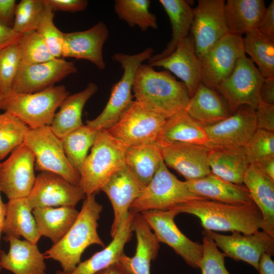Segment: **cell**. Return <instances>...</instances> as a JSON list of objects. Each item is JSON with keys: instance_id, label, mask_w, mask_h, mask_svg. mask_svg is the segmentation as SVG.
<instances>
[{"instance_id": "cell-51", "label": "cell", "mask_w": 274, "mask_h": 274, "mask_svg": "<svg viewBox=\"0 0 274 274\" xmlns=\"http://www.w3.org/2000/svg\"><path fill=\"white\" fill-rule=\"evenodd\" d=\"M259 95L262 101L274 105V76L264 78L260 88Z\"/></svg>"}, {"instance_id": "cell-28", "label": "cell", "mask_w": 274, "mask_h": 274, "mask_svg": "<svg viewBox=\"0 0 274 274\" xmlns=\"http://www.w3.org/2000/svg\"><path fill=\"white\" fill-rule=\"evenodd\" d=\"M243 184L261 212L263 218L261 229L274 237V181L250 164Z\"/></svg>"}, {"instance_id": "cell-13", "label": "cell", "mask_w": 274, "mask_h": 274, "mask_svg": "<svg viewBox=\"0 0 274 274\" xmlns=\"http://www.w3.org/2000/svg\"><path fill=\"white\" fill-rule=\"evenodd\" d=\"M35 157L23 143L0 162V190L9 199L27 197L36 180Z\"/></svg>"}, {"instance_id": "cell-45", "label": "cell", "mask_w": 274, "mask_h": 274, "mask_svg": "<svg viewBox=\"0 0 274 274\" xmlns=\"http://www.w3.org/2000/svg\"><path fill=\"white\" fill-rule=\"evenodd\" d=\"M20 62L18 42L0 51V91L5 96L11 91Z\"/></svg>"}, {"instance_id": "cell-49", "label": "cell", "mask_w": 274, "mask_h": 274, "mask_svg": "<svg viewBox=\"0 0 274 274\" xmlns=\"http://www.w3.org/2000/svg\"><path fill=\"white\" fill-rule=\"evenodd\" d=\"M257 29L261 33L274 39V1L272 0L258 24Z\"/></svg>"}, {"instance_id": "cell-46", "label": "cell", "mask_w": 274, "mask_h": 274, "mask_svg": "<svg viewBox=\"0 0 274 274\" xmlns=\"http://www.w3.org/2000/svg\"><path fill=\"white\" fill-rule=\"evenodd\" d=\"M203 253L199 268L201 274H230L225 265V255L207 235L202 238Z\"/></svg>"}, {"instance_id": "cell-44", "label": "cell", "mask_w": 274, "mask_h": 274, "mask_svg": "<svg viewBox=\"0 0 274 274\" xmlns=\"http://www.w3.org/2000/svg\"><path fill=\"white\" fill-rule=\"evenodd\" d=\"M249 164L274 157V132L257 128L244 147Z\"/></svg>"}, {"instance_id": "cell-16", "label": "cell", "mask_w": 274, "mask_h": 274, "mask_svg": "<svg viewBox=\"0 0 274 274\" xmlns=\"http://www.w3.org/2000/svg\"><path fill=\"white\" fill-rule=\"evenodd\" d=\"M204 128L209 149L244 147L257 128L255 110L242 106L226 119Z\"/></svg>"}, {"instance_id": "cell-2", "label": "cell", "mask_w": 274, "mask_h": 274, "mask_svg": "<svg viewBox=\"0 0 274 274\" xmlns=\"http://www.w3.org/2000/svg\"><path fill=\"white\" fill-rule=\"evenodd\" d=\"M198 217L204 230L252 234L262 228L263 218L255 203L230 204L197 199L175 206L170 210Z\"/></svg>"}, {"instance_id": "cell-11", "label": "cell", "mask_w": 274, "mask_h": 274, "mask_svg": "<svg viewBox=\"0 0 274 274\" xmlns=\"http://www.w3.org/2000/svg\"><path fill=\"white\" fill-rule=\"evenodd\" d=\"M159 243L173 248L190 266L199 268L203 253L202 245L187 237L175 222L180 213L175 210H150L141 213Z\"/></svg>"}, {"instance_id": "cell-48", "label": "cell", "mask_w": 274, "mask_h": 274, "mask_svg": "<svg viewBox=\"0 0 274 274\" xmlns=\"http://www.w3.org/2000/svg\"><path fill=\"white\" fill-rule=\"evenodd\" d=\"M53 12L60 11L77 12L84 10L87 5L86 0H44Z\"/></svg>"}, {"instance_id": "cell-19", "label": "cell", "mask_w": 274, "mask_h": 274, "mask_svg": "<svg viewBox=\"0 0 274 274\" xmlns=\"http://www.w3.org/2000/svg\"><path fill=\"white\" fill-rule=\"evenodd\" d=\"M86 195L82 188L50 172L37 175L33 186L26 197L32 208L51 207H74Z\"/></svg>"}, {"instance_id": "cell-47", "label": "cell", "mask_w": 274, "mask_h": 274, "mask_svg": "<svg viewBox=\"0 0 274 274\" xmlns=\"http://www.w3.org/2000/svg\"><path fill=\"white\" fill-rule=\"evenodd\" d=\"M255 114L257 128L274 132V105L260 100Z\"/></svg>"}, {"instance_id": "cell-38", "label": "cell", "mask_w": 274, "mask_h": 274, "mask_svg": "<svg viewBox=\"0 0 274 274\" xmlns=\"http://www.w3.org/2000/svg\"><path fill=\"white\" fill-rule=\"evenodd\" d=\"M98 130L83 124L61 139L65 154L72 166L79 173Z\"/></svg>"}, {"instance_id": "cell-29", "label": "cell", "mask_w": 274, "mask_h": 274, "mask_svg": "<svg viewBox=\"0 0 274 274\" xmlns=\"http://www.w3.org/2000/svg\"><path fill=\"white\" fill-rule=\"evenodd\" d=\"M97 90L95 83H89L83 90L69 95L64 99L49 126L58 138L62 139L83 124L81 118L83 108Z\"/></svg>"}, {"instance_id": "cell-5", "label": "cell", "mask_w": 274, "mask_h": 274, "mask_svg": "<svg viewBox=\"0 0 274 274\" xmlns=\"http://www.w3.org/2000/svg\"><path fill=\"white\" fill-rule=\"evenodd\" d=\"M154 50L147 48L135 54L117 53L113 60L123 69V75L112 87L109 99L101 113L95 119L87 120L86 124L99 130H108L114 126L133 104L132 88L134 75L138 66L153 55Z\"/></svg>"}, {"instance_id": "cell-56", "label": "cell", "mask_w": 274, "mask_h": 274, "mask_svg": "<svg viewBox=\"0 0 274 274\" xmlns=\"http://www.w3.org/2000/svg\"><path fill=\"white\" fill-rule=\"evenodd\" d=\"M1 193V191L0 190V239L1 237V234L3 233L6 210V203L3 202L2 199Z\"/></svg>"}, {"instance_id": "cell-20", "label": "cell", "mask_w": 274, "mask_h": 274, "mask_svg": "<svg viewBox=\"0 0 274 274\" xmlns=\"http://www.w3.org/2000/svg\"><path fill=\"white\" fill-rule=\"evenodd\" d=\"M145 186L126 165L113 175L101 188L108 197L114 212L110 233H116L130 206L141 194Z\"/></svg>"}, {"instance_id": "cell-25", "label": "cell", "mask_w": 274, "mask_h": 274, "mask_svg": "<svg viewBox=\"0 0 274 274\" xmlns=\"http://www.w3.org/2000/svg\"><path fill=\"white\" fill-rule=\"evenodd\" d=\"M134 213L129 210L122 220L112 241L109 245L90 258L81 262L72 272L57 270L55 274H95L114 263L119 262L126 244L131 238V223Z\"/></svg>"}, {"instance_id": "cell-33", "label": "cell", "mask_w": 274, "mask_h": 274, "mask_svg": "<svg viewBox=\"0 0 274 274\" xmlns=\"http://www.w3.org/2000/svg\"><path fill=\"white\" fill-rule=\"evenodd\" d=\"M166 13L172 29V39L160 53L153 55L148 63L169 55L178 44L189 36L193 19V9L185 0H160Z\"/></svg>"}, {"instance_id": "cell-14", "label": "cell", "mask_w": 274, "mask_h": 274, "mask_svg": "<svg viewBox=\"0 0 274 274\" xmlns=\"http://www.w3.org/2000/svg\"><path fill=\"white\" fill-rule=\"evenodd\" d=\"M245 54L243 37L228 33L200 58L201 83L216 90L231 73L239 58Z\"/></svg>"}, {"instance_id": "cell-35", "label": "cell", "mask_w": 274, "mask_h": 274, "mask_svg": "<svg viewBox=\"0 0 274 274\" xmlns=\"http://www.w3.org/2000/svg\"><path fill=\"white\" fill-rule=\"evenodd\" d=\"M158 138L204 146L208 143L204 126L185 110L166 119Z\"/></svg>"}, {"instance_id": "cell-27", "label": "cell", "mask_w": 274, "mask_h": 274, "mask_svg": "<svg viewBox=\"0 0 274 274\" xmlns=\"http://www.w3.org/2000/svg\"><path fill=\"white\" fill-rule=\"evenodd\" d=\"M185 111L204 127L221 121L231 115L219 93L202 83L190 97Z\"/></svg>"}, {"instance_id": "cell-53", "label": "cell", "mask_w": 274, "mask_h": 274, "mask_svg": "<svg viewBox=\"0 0 274 274\" xmlns=\"http://www.w3.org/2000/svg\"><path fill=\"white\" fill-rule=\"evenodd\" d=\"M251 164L274 181V157L264 158Z\"/></svg>"}, {"instance_id": "cell-12", "label": "cell", "mask_w": 274, "mask_h": 274, "mask_svg": "<svg viewBox=\"0 0 274 274\" xmlns=\"http://www.w3.org/2000/svg\"><path fill=\"white\" fill-rule=\"evenodd\" d=\"M223 0H199L193 9L191 34L200 59L216 43L229 33Z\"/></svg>"}, {"instance_id": "cell-42", "label": "cell", "mask_w": 274, "mask_h": 274, "mask_svg": "<svg viewBox=\"0 0 274 274\" xmlns=\"http://www.w3.org/2000/svg\"><path fill=\"white\" fill-rule=\"evenodd\" d=\"M18 44L21 61L25 63H41L55 58L36 31L22 34L18 41Z\"/></svg>"}, {"instance_id": "cell-6", "label": "cell", "mask_w": 274, "mask_h": 274, "mask_svg": "<svg viewBox=\"0 0 274 274\" xmlns=\"http://www.w3.org/2000/svg\"><path fill=\"white\" fill-rule=\"evenodd\" d=\"M69 95L62 85L34 93L10 92L0 102V109L19 118L29 128L50 126L56 110Z\"/></svg>"}, {"instance_id": "cell-18", "label": "cell", "mask_w": 274, "mask_h": 274, "mask_svg": "<svg viewBox=\"0 0 274 274\" xmlns=\"http://www.w3.org/2000/svg\"><path fill=\"white\" fill-rule=\"evenodd\" d=\"M77 71L73 62L60 58L32 64L21 61L10 92L22 94L38 92L54 86Z\"/></svg>"}, {"instance_id": "cell-52", "label": "cell", "mask_w": 274, "mask_h": 274, "mask_svg": "<svg viewBox=\"0 0 274 274\" xmlns=\"http://www.w3.org/2000/svg\"><path fill=\"white\" fill-rule=\"evenodd\" d=\"M21 35L15 32L12 28L0 25V51L17 42Z\"/></svg>"}, {"instance_id": "cell-22", "label": "cell", "mask_w": 274, "mask_h": 274, "mask_svg": "<svg viewBox=\"0 0 274 274\" xmlns=\"http://www.w3.org/2000/svg\"><path fill=\"white\" fill-rule=\"evenodd\" d=\"M148 64L162 67L180 78L186 86L190 97L201 83L200 60L196 55L191 35L181 41L169 55Z\"/></svg>"}, {"instance_id": "cell-17", "label": "cell", "mask_w": 274, "mask_h": 274, "mask_svg": "<svg viewBox=\"0 0 274 274\" xmlns=\"http://www.w3.org/2000/svg\"><path fill=\"white\" fill-rule=\"evenodd\" d=\"M166 165L183 176L186 181L204 177L211 173L209 149L204 146L158 138L155 142Z\"/></svg>"}, {"instance_id": "cell-3", "label": "cell", "mask_w": 274, "mask_h": 274, "mask_svg": "<svg viewBox=\"0 0 274 274\" xmlns=\"http://www.w3.org/2000/svg\"><path fill=\"white\" fill-rule=\"evenodd\" d=\"M102 210L95 194L86 196L77 219L63 238L45 251V258L57 261L62 271L69 273L81 262V256L89 246L95 244L104 248L97 232Z\"/></svg>"}, {"instance_id": "cell-54", "label": "cell", "mask_w": 274, "mask_h": 274, "mask_svg": "<svg viewBox=\"0 0 274 274\" xmlns=\"http://www.w3.org/2000/svg\"><path fill=\"white\" fill-rule=\"evenodd\" d=\"M258 270L259 274H274V262L271 255L264 253L261 256Z\"/></svg>"}, {"instance_id": "cell-39", "label": "cell", "mask_w": 274, "mask_h": 274, "mask_svg": "<svg viewBox=\"0 0 274 274\" xmlns=\"http://www.w3.org/2000/svg\"><path fill=\"white\" fill-rule=\"evenodd\" d=\"M114 11L119 18L130 27H138L142 31L158 27L156 16L150 12L149 0H115Z\"/></svg>"}, {"instance_id": "cell-26", "label": "cell", "mask_w": 274, "mask_h": 274, "mask_svg": "<svg viewBox=\"0 0 274 274\" xmlns=\"http://www.w3.org/2000/svg\"><path fill=\"white\" fill-rule=\"evenodd\" d=\"M185 183L190 191L209 200L235 204L255 203L245 185L227 182L212 173Z\"/></svg>"}, {"instance_id": "cell-36", "label": "cell", "mask_w": 274, "mask_h": 274, "mask_svg": "<svg viewBox=\"0 0 274 274\" xmlns=\"http://www.w3.org/2000/svg\"><path fill=\"white\" fill-rule=\"evenodd\" d=\"M163 161L161 152L155 143L127 148L126 165L145 186L151 181Z\"/></svg>"}, {"instance_id": "cell-4", "label": "cell", "mask_w": 274, "mask_h": 274, "mask_svg": "<svg viewBox=\"0 0 274 274\" xmlns=\"http://www.w3.org/2000/svg\"><path fill=\"white\" fill-rule=\"evenodd\" d=\"M127 148L107 130H98L80 171L79 186L86 196L96 194L113 175L126 166Z\"/></svg>"}, {"instance_id": "cell-41", "label": "cell", "mask_w": 274, "mask_h": 274, "mask_svg": "<svg viewBox=\"0 0 274 274\" xmlns=\"http://www.w3.org/2000/svg\"><path fill=\"white\" fill-rule=\"evenodd\" d=\"M44 7V0H21L16 5L13 30L20 35L36 31Z\"/></svg>"}, {"instance_id": "cell-30", "label": "cell", "mask_w": 274, "mask_h": 274, "mask_svg": "<svg viewBox=\"0 0 274 274\" xmlns=\"http://www.w3.org/2000/svg\"><path fill=\"white\" fill-rule=\"evenodd\" d=\"M6 206L3 233L37 244L41 236L27 197L9 199Z\"/></svg>"}, {"instance_id": "cell-10", "label": "cell", "mask_w": 274, "mask_h": 274, "mask_svg": "<svg viewBox=\"0 0 274 274\" xmlns=\"http://www.w3.org/2000/svg\"><path fill=\"white\" fill-rule=\"evenodd\" d=\"M166 120L146 106L134 100L121 119L108 132L126 147L156 142Z\"/></svg>"}, {"instance_id": "cell-40", "label": "cell", "mask_w": 274, "mask_h": 274, "mask_svg": "<svg viewBox=\"0 0 274 274\" xmlns=\"http://www.w3.org/2000/svg\"><path fill=\"white\" fill-rule=\"evenodd\" d=\"M29 127L7 112L0 114V161L24 143Z\"/></svg>"}, {"instance_id": "cell-32", "label": "cell", "mask_w": 274, "mask_h": 274, "mask_svg": "<svg viewBox=\"0 0 274 274\" xmlns=\"http://www.w3.org/2000/svg\"><path fill=\"white\" fill-rule=\"evenodd\" d=\"M32 213L40 235L48 237L55 244L70 229L79 211L74 207H46L35 208Z\"/></svg>"}, {"instance_id": "cell-23", "label": "cell", "mask_w": 274, "mask_h": 274, "mask_svg": "<svg viewBox=\"0 0 274 274\" xmlns=\"http://www.w3.org/2000/svg\"><path fill=\"white\" fill-rule=\"evenodd\" d=\"M131 229L136 237L135 254L130 257L124 253L119 262L129 274H150L151 262L158 256L159 242L141 213L134 214Z\"/></svg>"}, {"instance_id": "cell-57", "label": "cell", "mask_w": 274, "mask_h": 274, "mask_svg": "<svg viewBox=\"0 0 274 274\" xmlns=\"http://www.w3.org/2000/svg\"><path fill=\"white\" fill-rule=\"evenodd\" d=\"M4 95L2 93V92L0 91V102L3 99V98L4 97Z\"/></svg>"}, {"instance_id": "cell-24", "label": "cell", "mask_w": 274, "mask_h": 274, "mask_svg": "<svg viewBox=\"0 0 274 274\" xmlns=\"http://www.w3.org/2000/svg\"><path fill=\"white\" fill-rule=\"evenodd\" d=\"M3 239L9 244L8 253L0 251V268L14 274H45V257L37 244L10 235Z\"/></svg>"}, {"instance_id": "cell-37", "label": "cell", "mask_w": 274, "mask_h": 274, "mask_svg": "<svg viewBox=\"0 0 274 274\" xmlns=\"http://www.w3.org/2000/svg\"><path fill=\"white\" fill-rule=\"evenodd\" d=\"M243 45L245 54L257 64L262 76H274V39L256 29L245 35Z\"/></svg>"}, {"instance_id": "cell-1", "label": "cell", "mask_w": 274, "mask_h": 274, "mask_svg": "<svg viewBox=\"0 0 274 274\" xmlns=\"http://www.w3.org/2000/svg\"><path fill=\"white\" fill-rule=\"evenodd\" d=\"M132 90L134 100L166 119L184 111L190 98L182 82L168 71H157L148 64L138 66Z\"/></svg>"}, {"instance_id": "cell-9", "label": "cell", "mask_w": 274, "mask_h": 274, "mask_svg": "<svg viewBox=\"0 0 274 274\" xmlns=\"http://www.w3.org/2000/svg\"><path fill=\"white\" fill-rule=\"evenodd\" d=\"M264 79L254 62L245 54L216 90L225 100L231 114L243 106L255 110L260 100L259 90Z\"/></svg>"}, {"instance_id": "cell-7", "label": "cell", "mask_w": 274, "mask_h": 274, "mask_svg": "<svg viewBox=\"0 0 274 274\" xmlns=\"http://www.w3.org/2000/svg\"><path fill=\"white\" fill-rule=\"evenodd\" d=\"M197 199H207L190 191L185 181L179 180L163 161L129 210L141 213L150 210H170L176 205Z\"/></svg>"}, {"instance_id": "cell-34", "label": "cell", "mask_w": 274, "mask_h": 274, "mask_svg": "<svg viewBox=\"0 0 274 274\" xmlns=\"http://www.w3.org/2000/svg\"><path fill=\"white\" fill-rule=\"evenodd\" d=\"M208 161L214 175L232 183L243 184L249 166L244 147L209 149Z\"/></svg>"}, {"instance_id": "cell-21", "label": "cell", "mask_w": 274, "mask_h": 274, "mask_svg": "<svg viewBox=\"0 0 274 274\" xmlns=\"http://www.w3.org/2000/svg\"><path fill=\"white\" fill-rule=\"evenodd\" d=\"M109 34L108 27L102 21L85 30L63 32L61 56L86 59L99 70H104L102 48Z\"/></svg>"}, {"instance_id": "cell-43", "label": "cell", "mask_w": 274, "mask_h": 274, "mask_svg": "<svg viewBox=\"0 0 274 274\" xmlns=\"http://www.w3.org/2000/svg\"><path fill=\"white\" fill-rule=\"evenodd\" d=\"M44 3V9L36 31L42 37L53 57L58 58L62 54L63 32L54 24V12L45 1Z\"/></svg>"}, {"instance_id": "cell-55", "label": "cell", "mask_w": 274, "mask_h": 274, "mask_svg": "<svg viewBox=\"0 0 274 274\" xmlns=\"http://www.w3.org/2000/svg\"><path fill=\"white\" fill-rule=\"evenodd\" d=\"M95 274H129L119 263H114Z\"/></svg>"}, {"instance_id": "cell-15", "label": "cell", "mask_w": 274, "mask_h": 274, "mask_svg": "<svg viewBox=\"0 0 274 274\" xmlns=\"http://www.w3.org/2000/svg\"><path fill=\"white\" fill-rule=\"evenodd\" d=\"M223 251L225 257L234 260H242L252 265L258 270L260 259L264 253L274 254V237L264 231L252 234L232 232L230 235H223L213 231L203 230Z\"/></svg>"}, {"instance_id": "cell-8", "label": "cell", "mask_w": 274, "mask_h": 274, "mask_svg": "<svg viewBox=\"0 0 274 274\" xmlns=\"http://www.w3.org/2000/svg\"><path fill=\"white\" fill-rule=\"evenodd\" d=\"M24 143L35 155L36 170L56 174L70 183L79 186L80 174L69 162L61 140L49 126L29 128Z\"/></svg>"}, {"instance_id": "cell-50", "label": "cell", "mask_w": 274, "mask_h": 274, "mask_svg": "<svg viewBox=\"0 0 274 274\" xmlns=\"http://www.w3.org/2000/svg\"><path fill=\"white\" fill-rule=\"evenodd\" d=\"M16 5L15 0H0V25L13 28Z\"/></svg>"}, {"instance_id": "cell-31", "label": "cell", "mask_w": 274, "mask_h": 274, "mask_svg": "<svg viewBox=\"0 0 274 274\" xmlns=\"http://www.w3.org/2000/svg\"><path fill=\"white\" fill-rule=\"evenodd\" d=\"M266 8L263 0H228L224 11L229 33L242 36L256 29Z\"/></svg>"}]
</instances>
